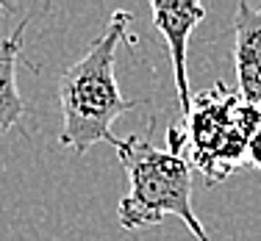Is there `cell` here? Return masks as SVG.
<instances>
[{
	"label": "cell",
	"mask_w": 261,
	"mask_h": 241,
	"mask_svg": "<svg viewBox=\"0 0 261 241\" xmlns=\"http://www.w3.org/2000/svg\"><path fill=\"white\" fill-rule=\"evenodd\" d=\"M247 164L261 169V125H258V131L250 136V141H247Z\"/></svg>",
	"instance_id": "cell-7"
},
{
	"label": "cell",
	"mask_w": 261,
	"mask_h": 241,
	"mask_svg": "<svg viewBox=\"0 0 261 241\" xmlns=\"http://www.w3.org/2000/svg\"><path fill=\"white\" fill-rule=\"evenodd\" d=\"M25 28H28V17L0 42V136L20 125L28 111L20 89H17V64L22 58Z\"/></svg>",
	"instance_id": "cell-6"
},
{
	"label": "cell",
	"mask_w": 261,
	"mask_h": 241,
	"mask_svg": "<svg viewBox=\"0 0 261 241\" xmlns=\"http://www.w3.org/2000/svg\"><path fill=\"white\" fill-rule=\"evenodd\" d=\"M203 17H206V6L192 0H153V25L167 39L184 116L192 111V100H195L189 92V75H186V42L192 31L203 22Z\"/></svg>",
	"instance_id": "cell-4"
},
{
	"label": "cell",
	"mask_w": 261,
	"mask_h": 241,
	"mask_svg": "<svg viewBox=\"0 0 261 241\" xmlns=\"http://www.w3.org/2000/svg\"><path fill=\"white\" fill-rule=\"evenodd\" d=\"M117 156L128 175V194L117 205L122 230H142L161 225L164 216H178L195 238L211 241L192 208V164L184 156L159 150L139 136L117 141Z\"/></svg>",
	"instance_id": "cell-2"
},
{
	"label": "cell",
	"mask_w": 261,
	"mask_h": 241,
	"mask_svg": "<svg viewBox=\"0 0 261 241\" xmlns=\"http://www.w3.org/2000/svg\"><path fill=\"white\" fill-rule=\"evenodd\" d=\"M233 61L239 97L245 103L261 106V9L242 0L233 17Z\"/></svg>",
	"instance_id": "cell-5"
},
{
	"label": "cell",
	"mask_w": 261,
	"mask_h": 241,
	"mask_svg": "<svg viewBox=\"0 0 261 241\" xmlns=\"http://www.w3.org/2000/svg\"><path fill=\"white\" fill-rule=\"evenodd\" d=\"M239 103V92H228L225 83H217L211 92L192 100L184 131L170 125L167 133L170 150L197 166L208 186L225 180L228 172L247 161V139L236 131Z\"/></svg>",
	"instance_id": "cell-3"
},
{
	"label": "cell",
	"mask_w": 261,
	"mask_h": 241,
	"mask_svg": "<svg viewBox=\"0 0 261 241\" xmlns=\"http://www.w3.org/2000/svg\"><path fill=\"white\" fill-rule=\"evenodd\" d=\"M11 6H6V3H0V14H3V11H9Z\"/></svg>",
	"instance_id": "cell-8"
},
{
	"label": "cell",
	"mask_w": 261,
	"mask_h": 241,
	"mask_svg": "<svg viewBox=\"0 0 261 241\" xmlns=\"http://www.w3.org/2000/svg\"><path fill=\"white\" fill-rule=\"evenodd\" d=\"M130 20L125 9L114 11L111 20L106 22L103 34L92 42V47L81 61L61 72L59 78V103H61V128L59 144L75 150L84 156L92 144L109 141L117 147V136L111 133L117 116L136 106V100H125L114 78V61L120 42L136 45V36L128 34Z\"/></svg>",
	"instance_id": "cell-1"
}]
</instances>
